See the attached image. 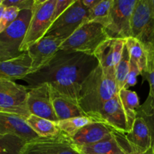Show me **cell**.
<instances>
[{"mask_svg":"<svg viewBox=\"0 0 154 154\" xmlns=\"http://www.w3.org/2000/svg\"><path fill=\"white\" fill-rule=\"evenodd\" d=\"M131 37L144 46L146 52L154 51V19L149 0H137L131 20Z\"/></svg>","mask_w":154,"mask_h":154,"instance_id":"obj_7","label":"cell"},{"mask_svg":"<svg viewBox=\"0 0 154 154\" xmlns=\"http://www.w3.org/2000/svg\"><path fill=\"white\" fill-rule=\"evenodd\" d=\"M34 0H2V5L5 8L14 7L19 11L32 10Z\"/></svg>","mask_w":154,"mask_h":154,"instance_id":"obj_31","label":"cell"},{"mask_svg":"<svg viewBox=\"0 0 154 154\" xmlns=\"http://www.w3.org/2000/svg\"><path fill=\"white\" fill-rule=\"evenodd\" d=\"M32 72V60L27 51L11 60L0 61V78L14 81L24 80Z\"/></svg>","mask_w":154,"mask_h":154,"instance_id":"obj_16","label":"cell"},{"mask_svg":"<svg viewBox=\"0 0 154 154\" xmlns=\"http://www.w3.org/2000/svg\"><path fill=\"white\" fill-rule=\"evenodd\" d=\"M137 117L144 120L150 133L152 147L154 149V98L148 96L145 102L137 108Z\"/></svg>","mask_w":154,"mask_h":154,"instance_id":"obj_25","label":"cell"},{"mask_svg":"<svg viewBox=\"0 0 154 154\" xmlns=\"http://www.w3.org/2000/svg\"><path fill=\"white\" fill-rule=\"evenodd\" d=\"M27 87L0 78V112L9 113L27 120L30 114L27 106Z\"/></svg>","mask_w":154,"mask_h":154,"instance_id":"obj_6","label":"cell"},{"mask_svg":"<svg viewBox=\"0 0 154 154\" xmlns=\"http://www.w3.org/2000/svg\"><path fill=\"white\" fill-rule=\"evenodd\" d=\"M98 66L94 55L59 50L45 66L29 74L24 81L30 87L48 84L51 88L78 102L82 84Z\"/></svg>","mask_w":154,"mask_h":154,"instance_id":"obj_1","label":"cell"},{"mask_svg":"<svg viewBox=\"0 0 154 154\" xmlns=\"http://www.w3.org/2000/svg\"><path fill=\"white\" fill-rule=\"evenodd\" d=\"M118 96L123 108L130 132L137 117V110L140 106L138 96L135 92L122 89L118 92Z\"/></svg>","mask_w":154,"mask_h":154,"instance_id":"obj_19","label":"cell"},{"mask_svg":"<svg viewBox=\"0 0 154 154\" xmlns=\"http://www.w3.org/2000/svg\"><path fill=\"white\" fill-rule=\"evenodd\" d=\"M125 45L130 59L135 62L141 72L144 71L147 64V53L144 46L141 42L133 37L125 39Z\"/></svg>","mask_w":154,"mask_h":154,"instance_id":"obj_23","label":"cell"},{"mask_svg":"<svg viewBox=\"0 0 154 154\" xmlns=\"http://www.w3.org/2000/svg\"><path fill=\"white\" fill-rule=\"evenodd\" d=\"M124 153L125 154H154L152 147H150L149 149L146 150V151H143V152H125Z\"/></svg>","mask_w":154,"mask_h":154,"instance_id":"obj_34","label":"cell"},{"mask_svg":"<svg viewBox=\"0 0 154 154\" xmlns=\"http://www.w3.org/2000/svg\"><path fill=\"white\" fill-rule=\"evenodd\" d=\"M149 8H150L151 15H152V18L154 19V0H149Z\"/></svg>","mask_w":154,"mask_h":154,"instance_id":"obj_35","label":"cell"},{"mask_svg":"<svg viewBox=\"0 0 154 154\" xmlns=\"http://www.w3.org/2000/svg\"><path fill=\"white\" fill-rule=\"evenodd\" d=\"M147 53V64L144 71L141 72L143 81H146L149 85V96L154 98V51Z\"/></svg>","mask_w":154,"mask_h":154,"instance_id":"obj_28","label":"cell"},{"mask_svg":"<svg viewBox=\"0 0 154 154\" xmlns=\"http://www.w3.org/2000/svg\"><path fill=\"white\" fill-rule=\"evenodd\" d=\"M64 42L63 39L53 36H45L27 50L32 60V72H36L45 66L56 53Z\"/></svg>","mask_w":154,"mask_h":154,"instance_id":"obj_13","label":"cell"},{"mask_svg":"<svg viewBox=\"0 0 154 154\" xmlns=\"http://www.w3.org/2000/svg\"><path fill=\"white\" fill-rule=\"evenodd\" d=\"M112 132L113 129L104 123L95 121L82 128L69 138L74 146L82 147L103 141L111 136Z\"/></svg>","mask_w":154,"mask_h":154,"instance_id":"obj_15","label":"cell"},{"mask_svg":"<svg viewBox=\"0 0 154 154\" xmlns=\"http://www.w3.org/2000/svg\"><path fill=\"white\" fill-rule=\"evenodd\" d=\"M32 16V10L20 11L14 21L0 33V61L21 55L20 48L25 38Z\"/></svg>","mask_w":154,"mask_h":154,"instance_id":"obj_5","label":"cell"},{"mask_svg":"<svg viewBox=\"0 0 154 154\" xmlns=\"http://www.w3.org/2000/svg\"><path fill=\"white\" fill-rule=\"evenodd\" d=\"M74 2L75 0H56L54 12H53V22L57 17H59Z\"/></svg>","mask_w":154,"mask_h":154,"instance_id":"obj_32","label":"cell"},{"mask_svg":"<svg viewBox=\"0 0 154 154\" xmlns=\"http://www.w3.org/2000/svg\"><path fill=\"white\" fill-rule=\"evenodd\" d=\"M130 57L126 47L124 46L122 58L115 68V81L118 92L124 89L129 72Z\"/></svg>","mask_w":154,"mask_h":154,"instance_id":"obj_27","label":"cell"},{"mask_svg":"<svg viewBox=\"0 0 154 154\" xmlns=\"http://www.w3.org/2000/svg\"><path fill=\"white\" fill-rule=\"evenodd\" d=\"M99 1L100 0H81L84 7L88 11L91 10L92 8L95 7L99 2Z\"/></svg>","mask_w":154,"mask_h":154,"instance_id":"obj_33","label":"cell"},{"mask_svg":"<svg viewBox=\"0 0 154 154\" xmlns=\"http://www.w3.org/2000/svg\"><path fill=\"white\" fill-rule=\"evenodd\" d=\"M140 75H141V71L139 69L138 66L136 64L135 62L130 59L129 72H128L124 89L128 90L129 87L135 86V84H137V77Z\"/></svg>","mask_w":154,"mask_h":154,"instance_id":"obj_30","label":"cell"},{"mask_svg":"<svg viewBox=\"0 0 154 154\" xmlns=\"http://www.w3.org/2000/svg\"><path fill=\"white\" fill-rule=\"evenodd\" d=\"M95 121L97 120H94L88 116H83V117H76L66 119V120H57L54 123L57 125L60 132L65 134L68 137H70L82 128Z\"/></svg>","mask_w":154,"mask_h":154,"instance_id":"obj_24","label":"cell"},{"mask_svg":"<svg viewBox=\"0 0 154 154\" xmlns=\"http://www.w3.org/2000/svg\"><path fill=\"white\" fill-rule=\"evenodd\" d=\"M4 10H5V7L2 5H0V20H1L2 17Z\"/></svg>","mask_w":154,"mask_h":154,"instance_id":"obj_36","label":"cell"},{"mask_svg":"<svg viewBox=\"0 0 154 154\" xmlns=\"http://www.w3.org/2000/svg\"><path fill=\"white\" fill-rule=\"evenodd\" d=\"M27 141L13 135H0V154H21Z\"/></svg>","mask_w":154,"mask_h":154,"instance_id":"obj_26","label":"cell"},{"mask_svg":"<svg viewBox=\"0 0 154 154\" xmlns=\"http://www.w3.org/2000/svg\"><path fill=\"white\" fill-rule=\"evenodd\" d=\"M109 38L105 28L95 22L84 23L66 38L60 50L72 51L94 55L98 47Z\"/></svg>","mask_w":154,"mask_h":154,"instance_id":"obj_3","label":"cell"},{"mask_svg":"<svg viewBox=\"0 0 154 154\" xmlns=\"http://www.w3.org/2000/svg\"><path fill=\"white\" fill-rule=\"evenodd\" d=\"M74 147L80 154H125L118 144L113 132L110 137L94 144Z\"/></svg>","mask_w":154,"mask_h":154,"instance_id":"obj_20","label":"cell"},{"mask_svg":"<svg viewBox=\"0 0 154 154\" xmlns=\"http://www.w3.org/2000/svg\"><path fill=\"white\" fill-rule=\"evenodd\" d=\"M0 135H16L27 142L39 138L26 120L15 114L5 112H0Z\"/></svg>","mask_w":154,"mask_h":154,"instance_id":"obj_14","label":"cell"},{"mask_svg":"<svg viewBox=\"0 0 154 154\" xmlns=\"http://www.w3.org/2000/svg\"><path fill=\"white\" fill-rule=\"evenodd\" d=\"M26 122L41 138L55 136L60 133V131L54 122L37 117L33 114H30V117L26 120Z\"/></svg>","mask_w":154,"mask_h":154,"instance_id":"obj_21","label":"cell"},{"mask_svg":"<svg viewBox=\"0 0 154 154\" xmlns=\"http://www.w3.org/2000/svg\"><path fill=\"white\" fill-rule=\"evenodd\" d=\"M114 45L115 39L108 38L94 53L104 75L113 77H115Z\"/></svg>","mask_w":154,"mask_h":154,"instance_id":"obj_18","label":"cell"},{"mask_svg":"<svg viewBox=\"0 0 154 154\" xmlns=\"http://www.w3.org/2000/svg\"><path fill=\"white\" fill-rule=\"evenodd\" d=\"M137 0H113L110 21L105 31L109 38L124 39L131 37V20Z\"/></svg>","mask_w":154,"mask_h":154,"instance_id":"obj_8","label":"cell"},{"mask_svg":"<svg viewBox=\"0 0 154 154\" xmlns=\"http://www.w3.org/2000/svg\"><path fill=\"white\" fill-rule=\"evenodd\" d=\"M113 4V0H100L95 7L88 11V15L84 23L89 22L98 23L105 28L110 21Z\"/></svg>","mask_w":154,"mask_h":154,"instance_id":"obj_22","label":"cell"},{"mask_svg":"<svg viewBox=\"0 0 154 154\" xmlns=\"http://www.w3.org/2000/svg\"><path fill=\"white\" fill-rule=\"evenodd\" d=\"M88 15V10L84 7L81 0H75V2L53 22L45 36H53L65 41L84 24Z\"/></svg>","mask_w":154,"mask_h":154,"instance_id":"obj_9","label":"cell"},{"mask_svg":"<svg viewBox=\"0 0 154 154\" xmlns=\"http://www.w3.org/2000/svg\"><path fill=\"white\" fill-rule=\"evenodd\" d=\"M153 153H154V149H153Z\"/></svg>","mask_w":154,"mask_h":154,"instance_id":"obj_38","label":"cell"},{"mask_svg":"<svg viewBox=\"0 0 154 154\" xmlns=\"http://www.w3.org/2000/svg\"><path fill=\"white\" fill-rule=\"evenodd\" d=\"M27 106L30 114L51 121H57L51 96V87L48 84L27 87Z\"/></svg>","mask_w":154,"mask_h":154,"instance_id":"obj_11","label":"cell"},{"mask_svg":"<svg viewBox=\"0 0 154 154\" xmlns=\"http://www.w3.org/2000/svg\"><path fill=\"white\" fill-rule=\"evenodd\" d=\"M2 0H0V5H2Z\"/></svg>","mask_w":154,"mask_h":154,"instance_id":"obj_37","label":"cell"},{"mask_svg":"<svg viewBox=\"0 0 154 154\" xmlns=\"http://www.w3.org/2000/svg\"><path fill=\"white\" fill-rule=\"evenodd\" d=\"M117 94L115 77L104 75L98 65L82 84L78 103L85 114L92 118L106 102Z\"/></svg>","mask_w":154,"mask_h":154,"instance_id":"obj_2","label":"cell"},{"mask_svg":"<svg viewBox=\"0 0 154 154\" xmlns=\"http://www.w3.org/2000/svg\"><path fill=\"white\" fill-rule=\"evenodd\" d=\"M55 3L56 0H34L28 29L20 48L21 53L45 37L53 23Z\"/></svg>","mask_w":154,"mask_h":154,"instance_id":"obj_4","label":"cell"},{"mask_svg":"<svg viewBox=\"0 0 154 154\" xmlns=\"http://www.w3.org/2000/svg\"><path fill=\"white\" fill-rule=\"evenodd\" d=\"M21 154H80L65 134L41 138L27 142Z\"/></svg>","mask_w":154,"mask_h":154,"instance_id":"obj_10","label":"cell"},{"mask_svg":"<svg viewBox=\"0 0 154 154\" xmlns=\"http://www.w3.org/2000/svg\"><path fill=\"white\" fill-rule=\"evenodd\" d=\"M51 96L54 113L58 120L87 116L81 109L77 101L59 93L51 87Z\"/></svg>","mask_w":154,"mask_h":154,"instance_id":"obj_17","label":"cell"},{"mask_svg":"<svg viewBox=\"0 0 154 154\" xmlns=\"http://www.w3.org/2000/svg\"><path fill=\"white\" fill-rule=\"evenodd\" d=\"M20 11L17 8L8 7L5 8L2 17L0 20V33L2 32L8 28L14 21L16 20L19 14Z\"/></svg>","mask_w":154,"mask_h":154,"instance_id":"obj_29","label":"cell"},{"mask_svg":"<svg viewBox=\"0 0 154 154\" xmlns=\"http://www.w3.org/2000/svg\"><path fill=\"white\" fill-rule=\"evenodd\" d=\"M92 118L104 123L116 132L123 134L129 132L126 117L118 94L106 102L102 108Z\"/></svg>","mask_w":154,"mask_h":154,"instance_id":"obj_12","label":"cell"}]
</instances>
